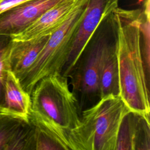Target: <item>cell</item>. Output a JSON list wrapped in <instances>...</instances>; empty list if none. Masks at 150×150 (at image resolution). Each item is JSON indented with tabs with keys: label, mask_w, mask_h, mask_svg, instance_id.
<instances>
[{
	"label": "cell",
	"mask_w": 150,
	"mask_h": 150,
	"mask_svg": "<svg viewBox=\"0 0 150 150\" xmlns=\"http://www.w3.org/2000/svg\"><path fill=\"white\" fill-rule=\"evenodd\" d=\"M80 0H61L18 35L13 40H26L50 35L67 19Z\"/></svg>",
	"instance_id": "cell-9"
},
{
	"label": "cell",
	"mask_w": 150,
	"mask_h": 150,
	"mask_svg": "<svg viewBox=\"0 0 150 150\" xmlns=\"http://www.w3.org/2000/svg\"><path fill=\"white\" fill-rule=\"evenodd\" d=\"M30 110L70 130L81 124L79 104L67 77L54 73L39 81L30 94Z\"/></svg>",
	"instance_id": "cell-4"
},
{
	"label": "cell",
	"mask_w": 150,
	"mask_h": 150,
	"mask_svg": "<svg viewBox=\"0 0 150 150\" xmlns=\"http://www.w3.org/2000/svg\"><path fill=\"white\" fill-rule=\"evenodd\" d=\"M103 21L88 45H90L84 62L76 66L73 75V88L80 93L81 101L98 97L100 98V74L106 50L110 43L108 30L103 29Z\"/></svg>",
	"instance_id": "cell-5"
},
{
	"label": "cell",
	"mask_w": 150,
	"mask_h": 150,
	"mask_svg": "<svg viewBox=\"0 0 150 150\" xmlns=\"http://www.w3.org/2000/svg\"><path fill=\"white\" fill-rule=\"evenodd\" d=\"M34 133L29 121L0 112V150L33 149Z\"/></svg>",
	"instance_id": "cell-8"
},
{
	"label": "cell",
	"mask_w": 150,
	"mask_h": 150,
	"mask_svg": "<svg viewBox=\"0 0 150 150\" xmlns=\"http://www.w3.org/2000/svg\"><path fill=\"white\" fill-rule=\"evenodd\" d=\"M30 95L22 87L18 79L9 70L5 86L4 112L29 121Z\"/></svg>",
	"instance_id": "cell-12"
},
{
	"label": "cell",
	"mask_w": 150,
	"mask_h": 150,
	"mask_svg": "<svg viewBox=\"0 0 150 150\" xmlns=\"http://www.w3.org/2000/svg\"><path fill=\"white\" fill-rule=\"evenodd\" d=\"M118 5V0H87L62 70V75L67 77L70 75L100 23Z\"/></svg>",
	"instance_id": "cell-6"
},
{
	"label": "cell",
	"mask_w": 150,
	"mask_h": 150,
	"mask_svg": "<svg viewBox=\"0 0 150 150\" xmlns=\"http://www.w3.org/2000/svg\"><path fill=\"white\" fill-rule=\"evenodd\" d=\"M13 39L11 36L0 35V112L5 110V86L9 69V54Z\"/></svg>",
	"instance_id": "cell-15"
},
{
	"label": "cell",
	"mask_w": 150,
	"mask_h": 150,
	"mask_svg": "<svg viewBox=\"0 0 150 150\" xmlns=\"http://www.w3.org/2000/svg\"><path fill=\"white\" fill-rule=\"evenodd\" d=\"M29 121L35 128L57 144L61 149H71L67 130L43 115L30 110Z\"/></svg>",
	"instance_id": "cell-14"
},
{
	"label": "cell",
	"mask_w": 150,
	"mask_h": 150,
	"mask_svg": "<svg viewBox=\"0 0 150 150\" xmlns=\"http://www.w3.org/2000/svg\"><path fill=\"white\" fill-rule=\"evenodd\" d=\"M141 9L116 8L112 12L119 77V96L134 113L149 120L148 76L143 59Z\"/></svg>",
	"instance_id": "cell-1"
},
{
	"label": "cell",
	"mask_w": 150,
	"mask_h": 150,
	"mask_svg": "<svg viewBox=\"0 0 150 150\" xmlns=\"http://www.w3.org/2000/svg\"><path fill=\"white\" fill-rule=\"evenodd\" d=\"M49 36L26 40H13L8 59L9 69L19 83L35 62Z\"/></svg>",
	"instance_id": "cell-11"
},
{
	"label": "cell",
	"mask_w": 150,
	"mask_h": 150,
	"mask_svg": "<svg viewBox=\"0 0 150 150\" xmlns=\"http://www.w3.org/2000/svg\"><path fill=\"white\" fill-rule=\"evenodd\" d=\"M119 92L118 68L114 41L108 45L102 63L100 74V98L108 94L119 95Z\"/></svg>",
	"instance_id": "cell-13"
},
{
	"label": "cell",
	"mask_w": 150,
	"mask_h": 150,
	"mask_svg": "<svg viewBox=\"0 0 150 150\" xmlns=\"http://www.w3.org/2000/svg\"><path fill=\"white\" fill-rule=\"evenodd\" d=\"M29 0H0V14L3 12Z\"/></svg>",
	"instance_id": "cell-16"
},
{
	"label": "cell",
	"mask_w": 150,
	"mask_h": 150,
	"mask_svg": "<svg viewBox=\"0 0 150 150\" xmlns=\"http://www.w3.org/2000/svg\"><path fill=\"white\" fill-rule=\"evenodd\" d=\"M87 2L80 0L64 22L49 36L35 62L20 81L30 95L42 79L54 73H61Z\"/></svg>",
	"instance_id": "cell-3"
},
{
	"label": "cell",
	"mask_w": 150,
	"mask_h": 150,
	"mask_svg": "<svg viewBox=\"0 0 150 150\" xmlns=\"http://www.w3.org/2000/svg\"><path fill=\"white\" fill-rule=\"evenodd\" d=\"M149 120L132 111L123 118L116 150L149 149Z\"/></svg>",
	"instance_id": "cell-10"
},
{
	"label": "cell",
	"mask_w": 150,
	"mask_h": 150,
	"mask_svg": "<svg viewBox=\"0 0 150 150\" xmlns=\"http://www.w3.org/2000/svg\"><path fill=\"white\" fill-rule=\"evenodd\" d=\"M60 1L29 0L3 12L0 14V35H18Z\"/></svg>",
	"instance_id": "cell-7"
},
{
	"label": "cell",
	"mask_w": 150,
	"mask_h": 150,
	"mask_svg": "<svg viewBox=\"0 0 150 150\" xmlns=\"http://www.w3.org/2000/svg\"><path fill=\"white\" fill-rule=\"evenodd\" d=\"M129 111L119 95L100 98L82 112L81 124L69 131L71 149L116 150L120 125Z\"/></svg>",
	"instance_id": "cell-2"
}]
</instances>
